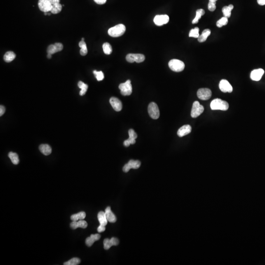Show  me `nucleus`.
I'll return each instance as SVG.
<instances>
[{"label": "nucleus", "instance_id": "f257e3e1", "mask_svg": "<svg viewBox=\"0 0 265 265\" xmlns=\"http://www.w3.org/2000/svg\"><path fill=\"white\" fill-rule=\"evenodd\" d=\"M210 106L212 110H222L225 111L227 110L229 108V104L227 101L217 98L212 101L210 104Z\"/></svg>", "mask_w": 265, "mask_h": 265}, {"label": "nucleus", "instance_id": "f03ea898", "mask_svg": "<svg viewBox=\"0 0 265 265\" xmlns=\"http://www.w3.org/2000/svg\"><path fill=\"white\" fill-rule=\"evenodd\" d=\"M125 30L126 27L124 25H117L108 30V34L113 38H118L122 35L125 32Z\"/></svg>", "mask_w": 265, "mask_h": 265}, {"label": "nucleus", "instance_id": "7ed1b4c3", "mask_svg": "<svg viewBox=\"0 0 265 265\" xmlns=\"http://www.w3.org/2000/svg\"><path fill=\"white\" fill-rule=\"evenodd\" d=\"M168 66L171 70L176 72L182 71L185 66L182 61L176 59L171 60L168 63Z\"/></svg>", "mask_w": 265, "mask_h": 265}, {"label": "nucleus", "instance_id": "20e7f679", "mask_svg": "<svg viewBox=\"0 0 265 265\" xmlns=\"http://www.w3.org/2000/svg\"><path fill=\"white\" fill-rule=\"evenodd\" d=\"M148 111L149 115L152 118L157 119L160 117V110L157 105L154 102L149 104L148 107Z\"/></svg>", "mask_w": 265, "mask_h": 265}, {"label": "nucleus", "instance_id": "39448f33", "mask_svg": "<svg viewBox=\"0 0 265 265\" xmlns=\"http://www.w3.org/2000/svg\"><path fill=\"white\" fill-rule=\"evenodd\" d=\"M119 88L120 90L121 94L123 96H128L132 93V86L131 81L127 80L124 83L120 84L119 86Z\"/></svg>", "mask_w": 265, "mask_h": 265}, {"label": "nucleus", "instance_id": "423d86ee", "mask_svg": "<svg viewBox=\"0 0 265 265\" xmlns=\"http://www.w3.org/2000/svg\"><path fill=\"white\" fill-rule=\"evenodd\" d=\"M126 61L130 63L142 62L145 60V56L141 54H129L126 57Z\"/></svg>", "mask_w": 265, "mask_h": 265}, {"label": "nucleus", "instance_id": "0eeeda50", "mask_svg": "<svg viewBox=\"0 0 265 265\" xmlns=\"http://www.w3.org/2000/svg\"><path fill=\"white\" fill-rule=\"evenodd\" d=\"M204 110L203 106L200 104L198 101H195L193 103L191 110V116L193 118H196L203 113Z\"/></svg>", "mask_w": 265, "mask_h": 265}, {"label": "nucleus", "instance_id": "6e6552de", "mask_svg": "<svg viewBox=\"0 0 265 265\" xmlns=\"http://www.w3.org/2000/svg\"><path fill=\"white\" fill-rule=\"evenodd\" d=\"M211 90L207 88H200L197 92V97L202 100H207L209 99L212 96Z\"/></svg>", "mask_w": 265, "mask_h": 265}, {"label": "nucleus", "instance_id": "1a4fd4ad", "mask_svg": "<svg viewBox=\"0 0 265 265\" xmlns=\"http://www.w3.org/2000/svg\"><path fill=\"white\" fill-rule=\"evenodd\" d=\"M38 5L39 10L44 12L51 11L52 7V4L48 0H39Z\"/></svg>", "mask_w": 265, "mask_h": 265}, {"label": "nucleus", "instance_id": "9d476101", "mask_svg": "<svg viewBox=\"0 0 265 265\" xmlns=\"http://www.w3.org/2000/svg\"><path fill=\"white\" fill-rule=\"evenodd\" d=\"M141 165V162L138 160L135 161V160H131L124 166L123 167V171L125 172H128L131 168L138 169L140 167Z\"/></svg>", "mask_w": 265, "mask_h": 265}, {"label": "nucleus", "instance_id": "9b49d317", "mask_svg": "<svg viewBox=\"0 0 265 265\" xmlns=\"http://www.w3.org/2000/svg\"><path fill=\"white\" fill-rule=\"evenodd\" d=\"M219 87L220 90L224 93H231L232 92V86L230 85L229 82L224 79L220 81L219 84Z\"/></svg>", "mask_w": 265, "mask_h": 265}, {"label": "nucleus", "instance_id": "f8f14e48", "mask_svg": "<svg viewBox=\"0 0 265 265\" xmlns=\"http://www.w3.org/2000/svg\"><path fill=\"white\" fill-rule=\"evenodd\" d=\"M170 18L167 15H158L154 17V22L156 25L161 26L167 24Z\"/></svg>", "mask_w": 265, "mask_h": 265}, {"label": "nucleus", "instance_id": "ddd939ff", "mask_svg": "<svg viewBox=\"0 0 265 265\" xmlns=\"http://www.w3.org/2000/svg\"><path fill=\"white\" fill-rule=\"evenodd\" d=\"M63 45L61 43H56L54 44H51L48 47L47 52L49 54H53L58 52L63 49Z\"/></svg>", "mask_w": 265, "mask_h": 265}, {"label": "nucleus", "instance_id": "4468645a", "mask_svg": "<svg viewBox=\"0 0 265 265\" xmlns=\"http://www.w3.org/2000/svg\"><path fill=\"white\" fill-rule=\"evenodd\" d=\"M264 70L261 68L253 70L251 72V79L253 81H259L261 80L262 77L264 75Z\"/></svg>", "mask_w": 265, "mask_h": 265}, {"label": "nucleus", "instance_id": "2eb2a0df", "mask_svg": "<svg viewBox=\"0 0 265 265\" xmlns=\"http://www.w3.org/2000/svg\"><path fill=\"white\" fill-rule=\"evenodd\" d=\"M110 103L113 109L116 111H119L122 110V104L120 100L116 97H113L110 99Z\"/></svg>", "mask_w": 265, "mask_h": 265}, {"label": "nucleus", "instance_id": "dca6fc26", "mask_svg": "<svg viewBox=\"0 0 265 265\" xmlns=\"http://www.w3.org/2000/svg\"><path fill=\"white\" fill-rule=\"evenodd\" d=\"M191 131V126L189 125H185L179 129L177 132V135L179 137H183L189 134Z\"/></svg>", "mask_w": 265, "mask_h": 265}, {"label": "nucleus", "instance_id": "f3484780", "mask_svg": "<svg viewBox=\"0 0 265 265\" xmlns=\"http://www.w3.org/2000/svg\"><path fill=\"white\" fill-rule=\"evenodd\" d=\"M87 227V223L86 221L80 220L78 221H73L70 223V227L72 229H76L78 227L82 228H86Z\"/></svg>", "mask_w": 265, "mask_h": 265}, {"label": "nucleus", "instance_id": "a211bd4d", "mask_svg": "<svg viewBox=\"0 0 265 265\" xmlns=\"http://www.w3.org/2000/svg\"><path fill=\"white\" fill-rule=\"evenodd\" d=\"M101 236L98 234H92L90 237H87L86 240V244L88 247L92 246L93 243L96 241H98L100 239Z\"/></svg>", "mask_w": 265, "mask_h": 265}, {"label": "nucleus", "instance_id": "6ab92c4d", "mask_svg": "<svg viewBox=\"0 0 265 265\" xmlns=\"http://www.w3.org/2000/svg\"><path fill=\"white\" fill-rule=\"evenodd\" d=\"M106 215L108 222L114 223L116 221V218L114 213L111 212L110 207H108L105 210Z\"/></svg>", "mask_w": 265, "mask_h": 265}, {"label": "nucleus", "instance_id": "aec40b11", "mask_svg": "<svg viewBox=\"0 0 265 265\" xmlns=\"http://www.w3.org/2000/svg\"><path fill=\"white\" fill-rule=\"evenodd\" d=\"M39 149L40 152L45 156L50 155L52 152V148L48 144H41L39 147Z\"/></svg>", "mask_w": 265, "mask_h": 265}, {"label": "nucleus", "instance_id": "412c9836", "mask_svg": "<svg viewBox=\"0 0 265 265\" xmlns=\"http://www.w3.org/2000/svg\"><path fill=\"white\" fill-rule=\"evenodd\" d=\"M211 34V30L210 29H205L202 32V34L198 38V41L199 42H204L207 40V38Z\"/></svg>", "mask_w": 265, "mask_h": 265}, {"label": "nucleus", "instance_id": "4be33fe9", "mask_svg": "<svg viewBox=\"0 0 265 265\" xmlns=\"http://www.w3.org/2000/svg\"><path fill=\"white\" fill-rule=\"evenodd\" d=\"M97 217H98V220H99L101 225L106 226L107 224L108 220L106 219V215L105 212H103V211L99 212Z\"/></svg>", "mask_w": 265, "mask_h": 265}, {"label": "nucleus", "instance_id": "5701e85b", "mask_svg": "<svg viewBox=\"0 0 265 265\" xmlns=\"http://www.w3.org/2000/svg\"><path fill=\"white\" fill-rule=\"evenodd\" d=\"M86 217V214L84 212H81L77 214L72 215L71 216V219L72 221H78L79 220H83Z\"/></svg>", "mask_w": 265, "mask_h": 265}, {"label": "nucleus", "instance_id": "b1692460", "mask_svg": "<svg viewBox=\"0 0 265 265\" xmlns=\"http://www.w3.org/2000/svg\"><path fill=\"white\" fill-rule=\"evenodd\" d=\"M16 57V54L12 51H9L5 54L4 56V59L6 62H10L14 61Z\"/></svg>", "mask_w": 265, "mask_h": 265}, {"label": "nucleus", "instance_id": "393cba45", "mask_svg": "<svg viewBox=\"0 0 265 265\" xmlns=\"http://www.w3.org/2000/svg\"><path fill=\"white\" fill-rule=\"evenodd\" d=\"M233 8V5H230L228 6H225L223 7L222 11L224 17H227V18L230 17L231 16V11Z\"/></svg>", "mask_w": 265, "mask_h": 265}, {"label": "nucleus", "instance_id": "a878e982", "mask_svg": "<svg viewBox=\"0 0 265 265\" xmlns=\"http://www.w3.org/2000/svg\"><path fill=\"white\" fill-rule=\"evenodd\" d=\"M79 47L81 48L80 54L82 56H86L87 54L88 51H87V46H86V43L85 42V41L81 40L79 42Z\"/></svg>", "mask_w": 265, "mask_h": 265}, {"label": "nucleus", "instance_id": "bb28decb", "mask_svg": "<svg viewBox=\"0 0 265 265\" xmlns=\"http://www.w3.org/2000/svg\"><path fill=\"white\" fill-rule=\"evenodd\" d=\"M204 14L205 11L203 9L197 10L196 12V16L192 21V23L194 24H197L199 22V20L201 18V16L204 15Z\"/></svg>", "mask_w": 265, "mask_h": 265}, {"label": "nucleus", "instance_id": "cd10ccee", "mask_svg": "<svg viewBox=\"0 0 265 265\" xmlns=\"http://www.w3.org/2000/svg\"><path fill=\"white\" fill-rule=\"evenodd\" d=\"M9 157L11 160V162H12V163H14V165H18L19 163V159L18 157V155L16 154V153L12 152L9 153Z\"/></svg>", "mask_w": 265, "mask_h": 265}, {"label": "nucleus", "instance_id": "c85d7f7f", "mask_svg": "<svg viewBox=\"0 0 265 265\" xmlns=\"http://www.w3.org/2000/svg\"><path fill=\"white\" fill-rule=\"evenodd\" d=\"M78 86H79V88L81 89L80 92V95H84L86 94V91H87V88H88V85L85 84L82 82L79 81L78 84Z\"/></svg>", "mask_w": 265, "mask_h": 265}, {"label": "nucleus", "instance_id": "c756f323", "mask_svg": "<svg viewBox=\"0 0 265 265\" xmlns=\"http://www.w3.org/2000/svg\"><path fill=\"white\" fill-rule=\"evenodd\" d=\"M62 6L60 3H57L52 5V7L51 10L52 14H58L62 11Z\"/></svg>", "mask_w": 265, "mask_h": 265}, {"label": "nucleus", "instance_id": "7c9ffc66", "mask_svg": "<svg viewBox=\"0 0 265 265\" xmlns=\"http://www.w3.org/2000/svg\"><path fill=\"white\" fill-rule=\"evenodd\" d=\"M103 49L104 52L106 54H110L113 51L111 45L108 42L103 44Z\"/></svg>", "mask_w": 265, "mask_h": 265}, {"label": "nucleus", "instance_id": "2f4dec72", "mask_svg": "<svg viewBox=\"0 0 265 265\" xmlns=\"http://www.w3.org/2000/svg\"><path fill=\"white\" fill-rule=\"evenodd\" d=\"M228 22L227 17H223L220 19L218 20L217 22V26L219 28H221L223 26L227 24Z\"/></svg>", "mask_w": 265, "mask_h": 265}, {"label": "nucleus", "instance_id": "473e14b6", "mask_svg": "<svg viewBox=\"0 0 265 265\" xmlns=\"http://www.w3.org/2000/svg\"><path fill=\"white\" fill-rule=\"evenodd\" d=\"M199 28L198 27H195L193 29H191L189 33V36L191 38H198L199 36Z\"/></svg>", "mask_w": 265, "mask_h": 265}, {"label": "nucleus", "instance_id": "72a5a7b5", "mask_svg": "<svg viewBox=\"0 0 265 265\" xmlns=\"http://www.w3.org/2000/svg\"><path fill=\"white\" fill-rule=\"evenodd\" d=\"M81 262L80 259L78 258H72L70 260L64 263V265H79Z\"/></svg>", "mask_w": 265, "mask_h": 265}, {"label": "nucleus", "instance_id": "f704fd0d", "mask_svg": "<svg viewBox=\"0 0 265 265\" xmlns=\"http://www.w3.org/2000/svg\"><path fill=\"white\" fill-rule=\"evenodd\" d=\"M93 74H94L95 77L98 81H100L104 78V75L102 71H97L96 70L93 71Z\"/></svg>", "mask_w": 265, "mask_h": 265}, {"label": "nucleus", "instance_id": "c9c22d12", "mask_svg": "<svg viewBox=\"0 0 265 265\" xmlns=\"http://www.w3.org/2000/svg\"><path fill=\"white\" fill-rule=\"evenodd\" d=\"M113 246V243H111L110 239H105L104 241V247L106 250L110 249L111 247Z\"/></svg>", "mask_w": 265, "mask_h": 265}, {"label": "nucleus", "instance_id": "e433bc0d", "mask_svg": "<svg viewBox=\"0 0 265 265\" xmlns=\"http://www.w3.org/2000/svg\"><path fill=\"white\" fill-rule=\"evenodd\" d=\"M215 5H216V2L209 1V2L208 6V10H209L210 11H214L216 9Z\"/></svg>", "mask_w": 265, "mask_h": 265}, {"label": "nucleus", "instance_id": "4c0bfd02", "mask_svg": "<svg viewBox=\"0 0 265 265\" xmlns=\"http://www.w3.org/2000/svg\"><path fill=\"white\" fill-rule=\"evenodd\" d=\"M129 138L132 139H136L137 138V135L136 132L133 129H130L129 131Z\"/></svg>", "mask_w": 265, "mask_h": 265}, {"label": "nucleus", "instance_id": "58836bf2", "mask_svg": "<svg viewBox=\"0 0 265 265\" xmlns=\"http://www.w3.org/2000/svg\"><path fill=\"white\" fill-rule=\"evenodd\" d=\"M110 241L113 243V246H118L119 243V241L116 238L113 237L110 239Z\"/></svg>", "mask_w": 265, "mask_h": 265}, {"label": "nucleus", "instance_id": "ea45409f", "mask_svg": "<svg viewBox=\"0 0 265 265\" xmlns=\"http://www.w3.org/2000/svg\"><path fill=\"white\" fill-rule=\"evenodd\" d=\"M106 230L105 226L103 225H100L99 227H98V228H97V231H98V232L101 233L103 232L105 230Z\"/></svg>", "mask_w": 265, "mask_h": 265}, {"label": "nucleus", "instance_id": "a19ab883", "mask_svg": "<svg viewBox=\"0 0 265 265\" xmlns=\"http://www.w3.org/2000/svg\"><path fill=\"white\" fill-rule=\"evenodd\" d=\"M5 111H6V109H5V106L2 105H1L0 106V116H2L4 114V113H5Z\"/></svg>", "mask_w": 265, "mask_h": 265}, {"label": "nucleus", "instance_id": "79ce46f5", "mask_svg": "<svg viewBox=\"0 0 265 265\" xmlns=\"http://www.w3.org/2000/svg\"><path fill=\"white\" fill-rule=\"evenodd\" d=\"M95 2L98 5H103L105 4L106 0H94Z\"/></svg>", "mask_w": 265, "mask_h": 265}, {"label": "nucleus", "instance_id": "37998d69", "mask_svg": "<svg viewBox=\"0 0 265 265\" xmlns=\"http://www.w3.org/2000/svg\"><path fill=\"white\" fill-rule=\"evenodd\" d=\"M257 2L260 6L265 5V0H257Z\"/></svg>", "mask_w": 265, "mask_h": 265}, {"label": "nucleus", "instance_id": "c03bdc74", "mask_svg": "<svg viewBox=\"0 0 265 265\" xmlns=\"http://www.w3.org/2000/svg\"><path fill=\"white\" fill-rule=\"evenodd\" d=\"M130 144H131V143H130L129 141H128V139H126V140H125L124 142V145L126 147H129Z\"/></svg>", "mask_w": 265, "mask_h": 265}, {"label": "nucleus", "instance_id": "a18cd8bd", "mask_svg": "<svg viewBox=\"0 0 265 265\" xmlns=\"http://www.w3.org/2000/svg\"><path fill=\"white\" fill-rule=\"evenodd\" d=\"M48 1L50 2L52 5L54 4H57V3H59V2H60V0H48Z\"/></svg>", "mask_w": 265, "mask_h": 265}, {"label": "nucleus", "instance_id": "49530a36", "mask_svg": "<svg viewBox=\"0 0 265 265\" xmlns=\"http://www.w3.org/2000/svg\"><path fill=\"white\" fill-rule=\"evenodd\" d=\"M51 57H52V54H47V58H49V59H50V58H51Z\"/></svg>", "mask_w": 265, "mask_h": 265}, {"label": "nucleus", "instance_id": "de8ad7c7", "mask_svg": "<svg viewBox=\"0 0 265 265\" xmlns=\"http://www.w3.org/2000/svg\"><path fill=\"white\" fill-rule=\"evenodd\" d=\"M218 0H209V1L214 2H216Z\"/></svg>", "mask_w": 265, "mask_h": 265}, {"label": "nucleus", "instance_id": "09e8293b", "mask_svg": "<svg viewBox=\"0 0 265 265\" xmlns=\"http://www.w3.org/2000/svg\"><path fill=\"white\" fill-rule=\"evenodd\" d=\"M84 40H85V39H84V38H82V41H84Z\"/></svg>", "mask_w": 265, "mask_h": 265}]
</instances>
